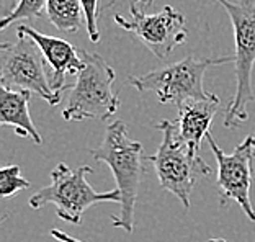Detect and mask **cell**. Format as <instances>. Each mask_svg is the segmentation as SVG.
Segmentation results:
<instances>
[{
  "mask_svg": "<svg viewBox=\"0 0 255 242\" xmlns=\"http://www.w3.org/2000/svg\"><path fill=\"white\" fill-rule=\"evenodd\" d=\"M84 69L77 74L67 105L62 112L66 121H107L118 112L120 99L113 90L115 71L100 54L79 49Z\"/></svg>",
  "mask_w": 255,
  "mask_h": 242,
  "instance_id": "5b68a950",
  "label": "cell"
},
{
  "mask_svg": "<svg viewBox=\"0 0 255 242\" xmlns=\"http://www.w3.org/2000/svg\"><path fill=\"white\" fill-rule=\"evenodd\" d=\"M30 187L31 183L20 175L18 165H8L0 170V195H2V198H10Z\"/></svg>",
  "mask_w": 255,
  "mask_h": 242,
  "instance_id": "9a60e30c",
  "label": "cell"
},
{
  "mask_svg": "<svg viewBox=\"0 0 255 242\" xmlns=\"http://www.w3.org/2000/svg\"><path fill=\"white\" fill-rule=\"evenodd\" d=\"M18 39L0 46V82L10 90H28L39 95L49 105H59L62 94L51 85L46 59L38 44L26 34H16Z\"/></svg>",
  "mask_w": 255,
  "mask_h": 242,
  "instance_id": "52a82bcc",
  "label": "cell"
},
{
  "mask_svg": "<svg viewBox=\"0 0 255 242\" xmlns=\"http://www.w3.org/2000/svg\"><path fill=\"white\" fill-rule=\"evenodd\" d=\"M210 242H226L224 239H221V238H216V239H211Z\"/></svg>",
  "mask_w": 255,
  "mask_h": 242,
  "instance_id": "d6986e66",
  "label": "cell"
},
{
  "mask_svg": "<svg viewBox=\"0 0 255 242\" xmlns=\"http://www.w3.org/2000/svg\"><path fill=\"white\" fill-rule=\"evenodd\" d=\"M46 3H48V0H18L10 13L5 15L0 21V30H7L13 21L33 20L41 16V13L46 10Z\"/></svg>",
  "mask_w": 255,
  "mask_h": 242,
  "instance_id": "5bb4252c",
  "label": "cell"
},
{
  "mask_svg": "<svg viewBox=\"0 0 255 242\" xmlns=\"http://www.w3.org/2000/svg\"><path fill=\"white\" fill-rule=\"evenodd\" d=\"M162 132V142L157 152L147 157L154 164L160 187L182 201L183 208H190V198L201 178L213 175V167L190 146L182 142L177 136L175 121L164 120L155 126Z\"/></svg>",
  "mask_w": 255,
  "mask_h": 242,
  "instance_id": "7a4b0ae2",
  "label": "cell"
},
{
  "mask_svg": "<svg viewBox=\"0 0 255 242\" xmlns=\"http://www.w3.org/2000/svg\"><path fill=\"white\" fill-rule=\"evenodd\" d=\"M155 0H129V8H136V10H144L152 5Z\"/></svg>",
  "mask_w": 255,
  "mask_h": 242,
  "instance_id": "ac0fdd59",
  "label": "cell"
},
{
  "mask_svg": "<svg viewBox=\"0 0 255 242\" xmlns=\"http://www.w3.org/2000/svg\"><path fill=\"white\" fill-rule=\"evenodd\" d=\"M236 57H200L190 54L170 66L155 69L144 76L128 77L132 87L139 92H154L160 103H173L180 107L188 100H205L213 97L203 87L206 69L219 64L234 62Z\"/></svg>",
  "mask_w": 255,
  "mask_h": 242,
  "instance_id": "277c9868",
  "label": "cell"
},
{
  "mask_svg": "<svg viewBox=\"0 0 255 242\" xmlns=\"http://www.w3.org/2000/svg\"><path fill=\"white\" fill-rule=\"evenodd\" d=\"M211 151L218 162V190L221 197V206H226L229 201H234L242 208L244 215L255 223V210L251 203V185L254 174L255 160V134L247 136L233 154H224L218 146L213 134L206 136Z\"/></svg>",
  "mask_w": 255,
  "mask_h": 242,
  "instance_id": "ba28073f",
  "label": "cell"
},
{
  "mask_svg": "<svg viewBox=\"0 0 255 242\" xmlns=\"http://www.w3.org/2000/svg\"><path fill=\"white\" fill-rule=\"evenodd\" d=\"M49 234L53 236L54 239L61 241V242H82V241H79V239L72 238V236H69V234H66V233L59 231V229H51Z\"/></svg>",
  "mask_w": 255,
  "mask_h": 242,
  "instance_id": "e0dca14e",
  "label": "cell"
},
{
  "mask_svg": "<svg viewBox=\"0 0 255 242\" xmlns=\"http://www.w3.org/2000/svg\"><path fill=\"white\" fill-rule=\"evenodd\" d=\"M90 154L95 160L110 167L120 190V215L112 220L113 226L131 234L134 231V208L144 172L141 142L132 141L126 124L118 120L107 126L102 144L92 149Z\"/></svg>",
  "mask_w": 255,
  "mask_h": 242,
  "instance_id": "6da1fadb",
  "label": "cell"
},
{
  "mask_svg": "<svg viewBox=\"0 0 255 242\" xmlns=\"http://www.w3.org/2000/svg\"><path fill=\"white\" fill-rule=\"evenodd\" d=\"M80 2H82V7L85 11V26L90 41L98 43L100 41V30H98L97 21H98V15H100V10H98L100 0H80Z\"/></svg>",
  "mask_w": 255,
  "mask_h": 242,
  "instance_id": "2e32d148",
  "label": "cell"
},
{
  "mask_svg": "<svg viewBox=\"0 0 255 242\" xmlns=\"http://www.w3.org/2000/svg\"><path fill=\"white\" fill-rule=\"evenodd\" d=\"M228 11L236 41V94L224 117V126L239 128L249 118V103L255 100L252 72L255 66V3L249 0H216Z\"/></svg>",
  "mask_w": 255,
  "mask_h": 242,
  "instance_id": "8992f818",
  "label": "cell"
},
{
  "mask_svg": "<svg viewBox=\"0 0 255 242\" xmlns=\"http://www.w3.org/2000/svg\"><path fill=\"white\" fill-rule=\"evenodd\" d=\"M30 99L31 92L28 90L0 89V124L11 126L18 136L30 137L34 144L41 146V134L30 117Z\"/></svg>",
  "mask_w": 255,
  "mask_h": 242,
  "instance_id": "7c38bea8",
  "label": "cell"
},
{
  "mask_svg": "<svg viewBox=\"0 0 255 242\" xmlns=\"http://www.w3.org/2000/svg\"><path fill=\"white\" fill-rule=\"evenodd\" d=\"M16 34H26L30 36L46 59V64L49 66V80L56 92L62 94L66 89H72V85L66 84L67 74H79L84 69V59L80 53L66 39L49 36V34L39 33L34 28L28 25H18Z\"/></svg>",
  "mask_w": 255,
  "mask_h": 242,
  "instance_id": "30bf717a",
  "label": "cell"
},
{
  "mask_svg": "<svg viewBox=\"0 0 255 242\" xmlns=\"http://www.w3.org/2000/svg\"><path fill=\"white\" fill-rule=\"evenodd\" d=\"M46 13L51 25L66 33L79 31L85 21V11L80 0H48Z\"/></svg>",
  "mask_w": 255,
  "mask_h": 242,
  "instance_id": "4fadbf2b",
  "label": "cell"
},
{
  "mask_svg": "<svg viewBox=\"0 0 255 242\" xmlns=\"http://www.w3.org/2000/svg\"><path fill=\"white\" fill-rule=\"evenodd\" d=\"M92 172V167L82 165L79 169H71L66 164H57L51 170V185L39 188L30 198V206L39 210L46 205L56 206V215L62 221L71 224H80L85 210L97 203H120V190L112 192H95L89 182L87 174Z\"/></svg>",
  "mask_w": 255,
  "mask_h": 242,
  "instance_id": "3957f363",
  "label": "cell"
},
{
  "mask_svg": "<svg viewBox=\"0 0 255 242\" xmlns=\"http://www.w3.org/2000/svg\"><path fill=\"white\" fill-rule=\"evenodd\" d=\"M221 100L216 95L205 100H188L178 107L177 136L195 151H200L201 141L211 132V124Z\"/></svg>",
  "mask_w": 255,
  "mask_h": 242,
  "instance_id": "8fae6325",
  "label": "cell"
},
{
  "mask_svg": "<svg viewBox=\"0 0 255 242\" xmlns=\"http://www.w3.org/2000/svg\"><path fill=\"white\" fill-rule=\"evenodd\" d=\"M131 16L115 15V21L141 39V43L159 59H165L177 46L187 39V23L185 16L177 8L167 5L157 13L146 15L141 10L129 8Z\"/></svg>",
  "mask_w": 255,
  "mask_h": 242,
  "instance_id": "9c48e42d",
  "label": "cell"
}]
</instances>
